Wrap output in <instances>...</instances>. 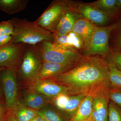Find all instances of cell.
Here are the masks:
<instances>
[{"label": "cell", "instance_id": "83f0119b", "mask_svg": "<svg viewBox=\"0 0 121 121\" xmlns=\"http://www.w3.org/2000/svg\"><path fill=\"white\" fill-rule=\"evenodd\" d=\"M13 31V26L11 20L0 22V36L5 35H12Z\"/></svg>", "mask_w": 121, "mask_h": 121}, {"label": "cell", "instance_id": "ba28073f", "mask_svg": "<svg viewBox=\"0 0 121 121\" xmlns=\"http://www.w3.org/2000/svg\"><path fill=\"white\" fill-rule=\"evenodd\" d=\"M110 85L93 88L91 116L95 121H108Z\"/></svg>", "mask_w": 121, "mask_h": 121}, {"label": "cell", "instance_id": "1f68e13d", "mask_svg": "<svg viewBox=\"0 0 121 121\" xmlns=\"http://www.w3.org/2000/svg\"><path fill=\"white\" fill-rule=\"evenodd\" d=\"M31 121H44L40 116H39L38 115Z\"/></svg>", "mask_w": 121, "mask_h": 121}, {"label": "cell", "instance_id": "2e32d148", "mask_svg": "<svg viewBox=\"0 0 121 121\" xmlns=\"http://www.w3.org/2000/svg\"><path fill=\"white\" fill-rule=\"evenodd\" d=\"M93 89L89 91L77 110L71 117L70 121H84L91 116Z\"/></svg>", "mask_w": 121, "mask_h": 121}, {"label": "cell", "instance_id": "8992f818", "mask_svg": "<svg viewBox=\"0 0 121 121\" xmlns=\"http://www.w3.org/2000/svg\"><path fill=\"white\" fill-rule=\"evenodd\" d=\"M68 7V0L54 1L35 22L41 27L53 33Z\"/></svg>", "mask_w": 121, "mask_h": 121}, {"label": "cell", "instance_id": "277c9868", "mask_svg": "<svg viewBox=\"0 0 121 121\" xmlns=\"http://www.w3.org/2000/svg\"><path fill=\"white\" fill-rule=\"evenodd\" d=\"M43 60L34 46L27 45L22 61L17 70L19 76L26 83L38 79Z\"/></svg>", "mask_w": 121, "mask_h": 121}, {"label": "cell", "instance_id": "7c38bea8", "mask_svg": "<svg viewBox=\"0 0 121 121\" xmlns=\"http://www.w3.org/2000/svg\"><path fill=\"white\" fill-rule=\"evenodd\" d=\"M88 93L62 94L50 101L59 111L71 117Z\"/></svg>", "mask_w": 121, "mask_h": 121}, {"label": "cell", "instance_id": "52a82bcc", "mask_svg": "<svg viewBox=\"0 0 121 121\" xmlns=\"http://www.w3.org/2000/svg\"><path fill=\"white\" fill-rule=\"evenodd\" d=\"M70 8L75 13L98 27L110 25L112 18L89 3L68 0Z\"/></svg>", "mask_w": 121, "mask_h": 121}, {"label": "cell", "instance_id": "4316f807", "mask_svg": "<svg viewBox=\"0 0 121 121\" xmlns=\"http://www.w3.org/2000/svg\"><path fill=\"white\" fill-rule=\"evenodd\" d=\"M110 99L121 108V87H111L109 92Z\"/></svg>", "mask_w": 121, "mask_h": 121}, {"label": "cell", "instance_id": "7a4b0ae2", "mask_svg": "<svg viewBox=\"0 0 121 121\" xmlns=\"http://www.w3.org/2000/svg\"><path fill=\"white\" fill-rule=\"evenodd\" d=\"M11 20L13 31L10 43L35 46L44 41H53L52 33L39 26L35 21L16 17Z\"/></svg>", "mask_w": 121, "mask_h": 121}, {"label": "cell", "instance_id": "f1b7e54d", "mask_svg": "<svg viewBox=\"0 0 121 121\" xmlns=\"http://www.w3.org/2000/svg\"><path fill=\"white\" fill-rule=\"evenodd\" d=\"M7 111L4 99H0V121H4Z\"/></svg>", "mask_w": 121, "mask_h": 121}, {"label": "cell", "instance_id": "4fadbf2b", "mask_svg": "<svg viewBox=\"0 0 121 121\" xmlns=\"http://www.w3.org/2000/svg\"><path fill=\"white\" fill-rule=\"evenodd\" d=\"M97 26L84 18L76 20L72 31L79 37L82 41L85 55L89 50L92 36Z\"/></svg>", "mask_w": 121, "mask_h": 121}, {"label": "cell", "instance_id": "4dcf8cb0", "mask_svg": "<svg viewBox=\"0 0 121 121\" xmlns=\"http://www.w3.org/2000/svg\"><path fill=\"white\" fill-rule=\"evenodd\" d=\"M4 121H19L11 111H7Z\"/></svg>", "mask_w": 121, "mask_h": 121}, {"label": "cell", "instance_id": "f546056e", "mask_svg": "<svg viewBox=\"0 0 121 121\" xmlns=\"http://www.w3.org/2000/svg\"><path fill=\"white\" fill-rule=\"evenodd\" d=\"M12 39V35H5L0 36V48L10 43Z\"/></svg>", "mask_w": 121, "mask_h": 121}, {"label": "cell", "instance_id": "8fae6325", "mask_svg": "<svg viewBox=\"0 0 121 121\" xmlns=\"http://www.w3.org/2000/svg\"><path fill=\"white\" fill-rule=\"evenodd\" d=\"M27 45L9 43L0 48V68L18 67L22 61Z\"/></svg>", "mask_w": 121, "mask_h": 121}, {"label": "cell", "instance_id": "484cf974", "mask_svg": "<svg viewBox=\"0 0 121 121\" xmlns=\"http://www.w3.org/2000/svg\"><path fill=\"white\" fill-rule=\"evenodd\" d=\"M105 58L108 62L113 64L121 71V51L111 52Z\"/></svg>", "mask_w": 121, "mask_h": 121}, {"label": "cell", "instance_id": "9c48e42d", "mask_svg": "<svg viewBox=\"0 0 121 121\" xmlns=\"http://www.w3.org/2000/svg\"><path fill=\"white\" fill-rule=\"evenodd\" d=\"M111 28V24L104 27L97 26L89 50L85 55H99L105 58L110 54L109 39Z\"/></svg>", "mask_w": 121, "mask_h": 121}, {"label": "cell", "instance_id": "603a6c76", "mask_svg": "<svg viewBox=\"0 0 121 121\" xmlns=\"http://www.w3.org/2000/svg\"><path fill=\"white\" fill-rule=\"evenodd\" d=\"M45 107L38 111V115L44 121H66L56 110Z\"/></svg>", "mask_w": 121, "mask_h": 121}, {"label": "cell", "instance_id": "6da1fadb", "mask_svg": "<svg viewBox=\"0 0 121 121\" xmlns=\"http://www.w3.org/2000/svg\"><path fill=\"white\" fill-rule=\"evenodd\" d=\"M48 79L67 87L74 94L88 93L93 88L110 85L108 62L99 55H83L70 69Z\"/></svg>", "mask_w": 121, "mask_h": 121}, {"label": "cell", "instance_id": "3957f363", "mask_svg": "<svg viewBox=\"0 0 121 121\" xmlns=\"http://www.w3.org/2000/svg\"><path fill=\"white\" fill-rule=\"evenodd\" d=\"M41 56L43 61L73 66L83 54L77 50L64 47L53 41H45L33 46Z\"/></svg>", "mask_w": 121, "mask_h": 121}, {"label": "cell", "instance_id": "d4e9b609", "mask_svg": "<svg viewBox=\"0 0 121 121\" xmlns=\"http://www.w3.org/2000/svg\"><path fill=\"white\" fill-rule=\"evenodd\" d=\"M108 121H121V108L111 101L108 105Z\"/></svg>", "mask_w": 121, "mask_h": 121}, {"label": "cell", "instance_id": "836d02e7", "mask_svg": "<svg viewBox=\"0 0 121 121\" xmlns=\"http://www.w3.org/2000/svg\"><path fill=\"white\" fill-rule=\"evenodd\" d=\"M0 99H4V96L3 94L2 88L0 85Z\"/></svg>", "mask_w": 121, "mask_h": 121}, {"label": "cell", "instance_id": "ffe728a7", "mask_svg": "<svg viewBox=\"0 0 121 121\" xmlns=\"http://www.w3.org/2000/svg\"><path fill=\"white\" fill-rule=\"evenodd\" d=\"M28 2V0H0V10L12 15L26 9Z\"/></svg>", "mask_w": 121, "mask_h": 121}, {"label": "cell", "instance_id": "cb8c5ba5", "mask_svg": "<svg viewBox=\"0 0 121 121\" xmlns=\"http://www.w3.org/2000/svg\"><path fill=\"white\" fill-rule=\"evenodd\" d=\"M109 70V82L111 87H121V71L111 63L108 62Z\"/></svg>", "mask_w": 121, "mask_h": 121}, {"label": "cell", "instance_id": "5bb4252c", "mask_svg": "<svg viewBox=\"0 0 121 121\" xmlns=\"http://www.w3.org/2000/svg\"><path fill=\"white\" fill-rule=\"evenodd\" d=\"M53 42L64 47L77 50L84 53V47L82 41L79 37L72 31L67 35L62 36L55 35L52 34Z\"/></svg>", "mask_w": 121, "mask_h": 121}, {"label": "cell", "instance_id": "5b68a950", "mask_svg": "<svg viewBox=\"0 0 121 121\" xmlns=\"http://www.w3.org/2000/svg\"><path fill=\"white\" fill-rule=\"evenodd\" d=\"M17 67L3 68L0 71V85L2 88L7 111L12 110L19 101L17 75Z\"/></svg>", "mask_w": 121, "mask_h": 121}, {"label": "cell", "instance_id": "d590c367", "mask_svg": "<svg viewBox=\"0 0 121 121\" xmlns=\"http://www.w3.org/2000/svg\"><path fill=\"white\" fill-rule=\"evenodd\" d=\"M3 68H0V71L1 70H2V69H3Z\"/></svg>", "mask_w": 121, "mask_h": 121}, {"label": "cell", "instance_id": "d6986e66", "mask_svg": "<svg viewBox=\"0 0 121 121\" xmlns=\"http://www.w3.org/2000/svg\"><path fill=\"white\" fill-rule=\"evenodd\" d=\"M11 111L19 121H31L38 115V111L29 108L20 101Z\"/></svg>", "mask_w": 121, "mask_h": 121}, {"label": "cell", "instance_id": "44dd1931", "mask_svg": "<svg viewBox=\"0 0 121 121\" xmlns=\"http://www.w3.org/2000/svg\"><path fill=\"white\" fill-rule=\"evenodd\" d=\"M117 0H99L89 3L91 5L111 17H116L118 13L116 7Z\"/></svg>", "mask_w": 121, "mask_h": 121}, {"label": "cell", "instance_id": "30bf717a", "mask_svg": "<svg viewBox=\"0 0 121 121\" xmlns=\"http://www.w3.org/2000/svg\"><path fill=\"white\" fill-rule=\"evenodd\" d=\"M26 84L29 89L41 94L50 100L62 94H74L67 87L49 79H38Z\"/></svg>", "mask_w": 121, "mask_h": 121}, {"label": "cell", "instance_id": "9a60e30c", "mask_svg": "<svg viewBox=\"0 0 121 121\" xmlns=\"http://www.w3.org/2000/svg\"><path fill=\"white\" fill-rule=\"evenodd\" d=\"M24 104L29 108L39 111L45 107L50 102L45 96L35 91L29 89L24 96Z\"/></svg>", "mask_w": 121, "mask_h": 121}, {"label": "cell", "instance_id": "d6a6232c", "mask_svg": "<svg viewBox=\"0 0 121 121\" xmlns=\"http://www.w3.org/2000/svg\"><path fill=\"white\" fill-rule=\"evenodd\" d=\"M116 7L118 10L121 9V0H117L116 3Z\"/></svg>", "mask_w": 121, "mask_h": 121}, {"label": "cell", "instance_id": "ac0fdd59", "mask_svg": "<svg viewBox=\"0 0 121 121\" xmlns=\"http://www.w3.org/2000/svg\"><path fill=\"white\" fill-rule=\"evenodd\" d=\"M114 22L111 24L109 45L111 52L121 51V13L116 17Z\"/></svg>", "mask_w": 121, "mask_h": 121}, {"label": "cell", "instance_id": "e0dca14e", "mask_svg": "<svg viewBox=\"0 0 121 121\" xmlns=\"http://www.w3.org/2000/svg\"><path fill=\"white\" fill-rule=\"evenodd\" d=\"M73 67L43 61L38 79H44L54 77L67 71Z\"/></svg>", "mask_w": 121, "mask_h": 121}, {"label": "cell", "instance_id": "7402d4cb", "mask_svg": "<svg viewBox=\"0 0 121 121\" xmlns=\"http://www.w3.org/2000/svg\"><path fill=\"white\" fill-rule=\"evenodd\" d=\"M80 17V16L70 8L68 5V8L60 19L56 28H60L67 32H70L76 20Z\"/></svg>", "mask_w": 121, "mask_h": 121}, {"label": "cell", "instance_id": "e575fe53", "mask_svg": "<svg viewBox=\"0 0 121 121\" xmlns=\"http://www.w3.org/2000/svg\"><path fill=\"white\" fill-rule=\"evenodd\" d=\"M84 121H95L92 116H91L89 118Z\"/></svg>", "mask_w": 121, "mask_h": 121}]
</instances>
